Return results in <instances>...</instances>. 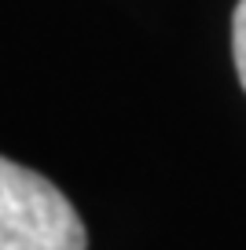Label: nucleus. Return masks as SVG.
Listing matches in <instances>:
<instances>
[{"label": "nucleus", "mask_w": 246, "mask_h": 250, "mask_svg": "<svg viewBox=\"0 0 246 250\" xmlns=\"http://www.w3.org/2000/svg\"><path fill=\"white\" fill-rule=\"evenodd\" d=\"M85 225L52 180L0 158V250H85Z\"/></svg>", "instance_id": "1"}, {"label": "nucleus", "mask_w": 246, "mask_h": 250, "mask_svg": "<svg viewBox=\"0 0 246 250\" xmlns=\"http://www.w3.org/2000/svg\"><path fill=\"white\" fill-rule=\"evenodd\" d=\"M231 59H235V74L246 88V0H239L235 15H231Z\"/></svg>", "instance_id": "2"}]
</instances>
